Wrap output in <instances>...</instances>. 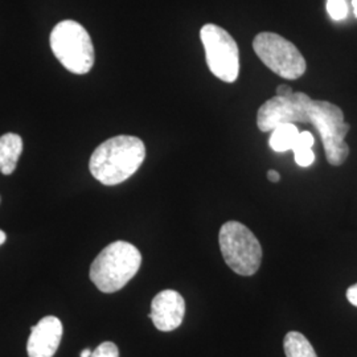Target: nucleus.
Masks as SVG:
<instances>
[{
  "label": "nucleus",
  "mask_w": 357,
  "mask_h": 357,
  "mask_svg": "<svg viewBox=\"0 0 357 357\" xmlns=\"http://www.w3.org/2000/svg\"><path fill=\"white\" fill-rule=\"evenodd\" d=\"M23 151V139L20 135L7 132L0 137V172L11 175L17 166V160Z\"/></svg>",
  "instance_id": "9b49d317"
},
{
  "label": "nucleus",
  "mask_w": 357,
  "mask_h": 357,
  "mask_svg": "<svg viewBox=\"0 0 357 357\" xmlns=\"http://www.w3.org/2000/svg\"><path fill=\"white\" fill-rule=\"evenodd\" d=\"M51 48L65 69L86 75L94 65V47L88 31L73 20H64L51 32Z\"/></svg>",
  "instance_id": "20e7f679"
},
{
  "label": "nucleus",
  "mask_w": 357,
  "mask_h": 357,
  "mask_svg": "<svg viewBox=\"0 0 357 357\" xmlns=\"http://www.w3.org/2000/svg\"><path fill=\"white\" fill-rule=\"evenodd\" d=\"M308 125L317 128L327 162L331 166H342L349 153V147L344 141L349 125L344 122L343 110L328 101L311 98L308 103Z\"/></svg>",
  "instance_id": "7ed1b4c3"
},
{
  "label": "nucleus",
  "mask_w": 357,
  "mask_h": 357,
  "mask_svg": "<svg viewBox=\"0 0 357 357\" xmlns=\"http://www.w3.org/2000/svg\"><path fill=\"white\" fill-rule=\"evenodd\" d=\"M91 354H93V351H91L90 348H85V349L81 352L79 357H91Z\"/></svg>",
  "instance_id": "412c9836"
},
{
  "label": "nucleus",
  "mask_w": 357,
  "mask_h": 357,
  "mask_svg": "<svg viewBox=\"0 0 357 357\" xmlns=\"http://www.w3.org/2000/svg\"><path fill=\"white\" fill-rule=\"evenodd\" d=\"M91 357H119V351L114 343L105 342L93 351Z\"/></svg>",
  "instance_id": "2eb2a0df"
},
{
  "label": "nucleus",
  "mask_w": 357,
  "mask_h": 357,
  "mask_svg": "<svg viewBox=\"0 0 357 357\" xmlns=\"http://www.w3.org/2000/svg\"><path fill=\"white\" fill-rule=\"evenodd\" d=\"M221 255L234 273L250 277L258 271L262 261V248L253 231L238 221L225 222L218 234Z\"/></svg>",
  "instance_id": "39448f33"
},
{
  "label": "nucleus",
  "mask_w": 357,
  "mask_h": 357,
  "mask_svg": "<svg viewBox=\"0 0 357 357\" xmlns=\"http://www.w3.org/2000/svg\"><path fill=\"white\" fill-rule=\"evenodd\" d=\"M253 50L259 60L275 75L286 79H298L306 72L303 54L291 41L273 32H261L253 40Z\"/></svg>",
  "instance_id": "423d86ee"
},
{
  "label": "nucleus",
  "mask_w": 357,
  "mask_h": 357,
  "mask_svg": "<svg viewBox=\"0 0 357 357\" xmlns=\"http://www.w3.org/2000/svg\"><path fill=\"white\" fill-rule=\"evenodd\" d=\"M294 158H295V162L298 166L310 167L315 160V153L310 149V150L294 153Z\"/></svg>",
  "instance_id": "f3484780"
},
{
  "label": "nucleus",
  "mask_w": 357,
  "mask_h": 357,
  "mask_svg": "<svg viewBox=\"0 0 357 357\" xmlns=\"http://www.w3.org/2000/svg\"><path fill=\"white\" fill-rule=\"evenodd\" d=\"M141 252L126 241L107 245L90 266V280L102 293L123 289L141 268Z\"/></svg>",
  "instance_id": "f03ea898"
},
{
  "label": "nucleus",
  "mask_w": 357,
  "mask_h": 357,
  "mask_svg": "<svg viewBox=\"0 0 357 357\" xmlns=\"http://www.w3.org/2000/svg\"><path fill=\"white\" fill-rule=\"evenodd\" d=\"M275 96H278V97H289V96H291L294 91L290 86H287V85H280L277 90H275Z\"/></svg>",
  "instance_id": "6ab92c4d"
},
{
  "label": "nucleus",
  "mask_w": 357,
  "mask_h": 357,
  "mask_svg": "<svg viewBox=\"0 0 357 357\" xmlns=\"http://www.w3.org/2000/svg\"><path fill=\"white\" fill-rule=\"evenodd\" d=\"M268 178L270 181H273V183H278L281 180V175L277 171L270 169L268 172Z\"/></svg>",
  "instance_id": "aec40b11"
},
{
  "label": "nucleus",
  "mask_w": 357,
  "mask_h": 357,
  "mask_svg": "<svg viewBox=\"0 0 357 357\" xmlns=\"http://www.w3.org/2000/svg\"><path fill=\"white\" fill-rule=\"evenodd\" d=\"M311 97L298 91L289 97H273L257 113V126L262 132H270L284 123H308V103Z\"/></svg>",
  "instance_id": "6e6552de"
},
{
  "label": "nucleus",
  "mask_w": 357,
  "mask_h": 357,
  "mask_svg": "<svg viewBox=\"0 0 357 357\" xmlns=\"http://www.w3.org/2000/svg\"><path fill=\"white\" fill-rule=\"evenodd\" d=\"M205 60L218 79L231 84L240 73V51L229 32L216 24H205L200 31Z\"/></svg>",
  "instance_id": "0eeeda50"
},
{
  "label": "nucleus",
  "mask_w": 357,
  "mask_h": 357,
  "mask_svg": "<svg viewBox=\"0 0 357 357\" xmlns=\"http://www.w3.org/2000/svg\"><path fill=\"white\" fill-rule=\"evenodd\" d=\"M347 299L352 306L357 307V283L347 290Z\"/></svg>",
  "instance_id": "a211bd4d"
},
{
  "label": "nucleus",
  "mask_w": 357,
  "mask_h": 357,
  "mask_svg": "<svg viewBox=\"0 0 357 357\" xmlns=\"http://www.w3.org/2000/svg\"><path fill=\"white\" fill-rule=\"evenodd\" d=\"M6 238H7L6 233H4L3 230H0V246H1L3 243H6Z\"/></svg>",
  "instance_id": "4be33fe9"
},
{
  "label": "nucleus",
  "mask_w": 357,
  "mask_h": 357,
  "mask_svg": "<svg viewBox=\"0 0 357 357\" xmlns=\"http://www.w3.org/2000/svg\"><path fill=\"white\" fill-rule=\"evenodd\" d=\"M315 143V139L312 137V134L310 131H302L299 132V137H298V141L294 146V153H298V151H303V150H310L312 149Z\"/></svg>",
  "instance_id": "dca6fc26"
},
{
  "label": "nucleus",
  "mask_w": 357,
  "mask_h": 357,
  "mask_svg": "<svg viewBox=\"0 0 357 357\" xmlns=\"http://www.w3.org/2000/svg\"><path fill=\"white\" fill-rule=\"evenodd\" d=\"M146 158L144 143L131 135H118L101 143L90 156L91 175L103 185H118L131 178Z\"/></svg>",
  "instance_id": "f257e3e1"
},
{
  "label": "nucleus",
  "mask_w": 357,
  "mask_h": 357,
  "mask_svg": "<svg viewBox=\"0 0 357 357\" xmlns=\"http://www.w3.org/2000/svg\"><path fill=\"white\" fill-rule=\"evenodd\" d=\"M299 132V128L294 123L280 125L271 131L268 144L275 153H286L289 150H293L295 143L298 141Z\"/></svg>",
  "instance_id": "f8f14e48"
},
{
  "label": "nucleus",
  "mask_w": 357,
  "mask_h": 357,
  "mask_svg": "<svg viewBox=\"0 0 357 357\" xmlns=\"http://www.w3.org/2000/svg\"><path fill=\"white\" fill-rule=\"evenodd\" d=\"M185 314L184 298L174 290H165L158 294L151 303L150 318L159 331L176 330L183 323Z\"/></svg>",
  "instance_id": "1a4fd4ad"
},
{
  "label": "nucleus",
  "mask_w": 357,
  "mask_h": 357,
  "mask_svg": "<svg viewBox=\"0 0 357 357\" xmlns=\"http://www.w3.org/2000/svg\"><path fill=\"white\" fill-rule=\"evenodd\" d=\"M286 357H318L314 347L299 332H289L283 342Z\"/></svg>",
  "instance_id": "ddd939ff"
},
{
  "label": "nucleus",
  "mask_w": 357,
  "mask_h": 357,
  "mask_svg": "<svg viewBox=\"0 0 357 357\" xmlns=\"http://www.w3.org/2000/svg\"><path fill=\"white\" fill-rule=\"evenodd\" d=\"M327 11L333 20H344L348 15V6L345 0H327Z\"/></svg>",
  "instance_id": "4468645a"
},
{
  "label": "nucleus",
  "mask_w": 357,
  "mask_h": 357,
  "mask_svg": "<svg viewBox=\"0 0 357 357\" xmlns=\"http://www.w3.org/2000/svg\"><path fill=\"white\" fill-rule=\"evenodd\" d=\"M63 323L56 317H45L32 328L26 352L29 357H53L63 339Z\"/></svg>",
  "instance_id": "9d476101"
},
{
  "label": "nucleus",
  "mask_w": 357,
  "mask_h": 357,
  "mask_svg": "<svg viewBox=\"0 0 357 357\" xmlns=\"http://www.w3.org/2000/svg\"><path fill=\"white\" fill-rule=\"evenodd\" d=\"M352 6H354V13H355L357 17V0H352Z\"/></svg>",
  "instance_id": "5701e85b"
}]
</instances>
